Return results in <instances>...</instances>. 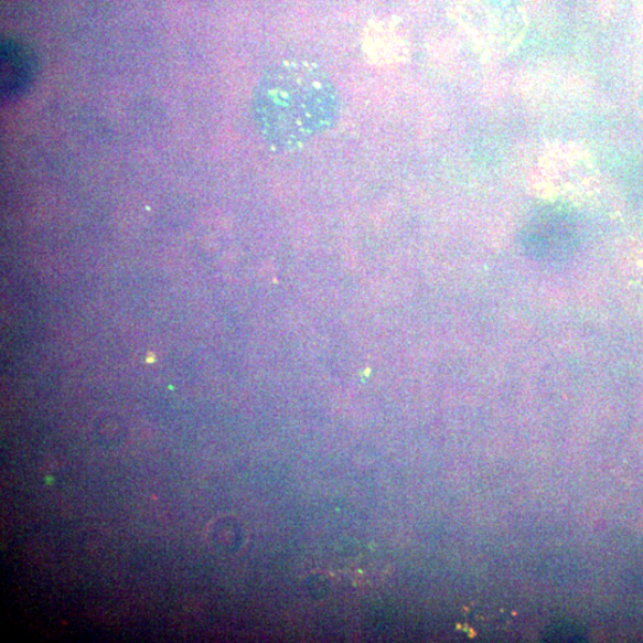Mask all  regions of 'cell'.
Instances as JSON below:
<instances>
[{
	"instance_id": "1",
	"label": "cell",
	"mask_w": 643,
	"mask_h": 643,
	"mask_svg": "<svg viewBox=\"0 0 643 643\" xmlns=\"http://www.w3.org/2000/svg\"><path fill=\"white\" fill-rule=\"evenodd\" d=\"M265 140L280 149L302 146L331 129L341 101L326 73L303 60L283 62L260 81L253 101Z\"/></svg>"
},
{
	"instance_id": "2",
	"label": "cell",
	"mask_w": 643,
	"mask_h": 643,
	"mask_svg": "<svg viewBox=\"0 0 643 643\" xmlns=\"http://www.w3.org/2000/svg\"><path fill=\"white\" fill-rule=\"evenodd\" d=\"M518 244L523 256L532 261L549 265L568 261L580 245L578 222L564 207H543L523 226Z\"/></svg>"
},
{
	"instance_id": "3",
	"label": "cell",
	"mask_w": 643,
	"mask_h": 643,
	"mask_svg": "<svg viewBox=\"0 0 643 643\" xmlns=\"http://www.w3.org/2000/svg\"><path fill=\"white\" fill-rule=\"evenodd\" d=\"M36 62L23 44L7 43L2 52V89L6 97L22 95L34 81Z\"/></svg>"
},
{
	"instance_id": "4",
	"label": "cell",
	"mask_w": 643,
	"mask_h": 643,
	"mask_svg": "<svg viewBox=\"0 0 643 643\" xmlns=\"http://www.w3.org/2000/svg\"><path fill=\"white\" fill-rule=\"evenodd\" d=\"M364 53L371 64L390 66L406 54L401 39L390 23L372 24L363 41Z\"/></svg>"
}]
</instances>
